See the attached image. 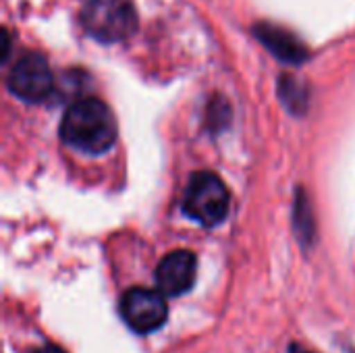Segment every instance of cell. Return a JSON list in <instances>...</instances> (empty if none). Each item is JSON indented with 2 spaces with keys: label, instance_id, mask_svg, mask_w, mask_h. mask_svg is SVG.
<instances>
[{
  "label": "cell",
  "instance_id": "6da1fadb",
  "mask_svg": "<svg viewBox=\"0 0 355 353\" xmlns=\"http://www.w3.org/2000/svg\"><path fill=\"white\" fill-rule=\"evenodd\" d=\"M60 137L75 150L102 154L116 141V119L102 100L83 98L67 108L60 121Z\"/></svg>",
  "mask_w": 355,
  "mask_h": 353
},
{
  "label": "cell",
  "instance_id": "7a4b0ae2",
  "mask_svg": "<svg viewBox=\"0 0 355 353\" xmlns=\"http://www.w3.org/2000/svg\"><path fill=\"white\" fill-rule=\"evenodd\" d=\"M87 35L102 44L127 40L137 27V12L131 0H87L81 10Z\"/></svg>",
  "mask_w": 355,
  "mask_h": 353
},
{
  "label": "cell",
  "instance_id": "3957f363",
  "mask_svg": "<svg viewBox=\"0 0 355 353\" xmlns=\"http://www.w3.org/2000/svg\"><path fill=\"white\" fill-rule=\"evenodd\" d=\"M229 206V189L214 173L200 171L191 175L183 196V212L189 218L204 227H216L227 218Z\"/></svg>",
  "mask_w": 355,
  "mask_h": 353
},
{
  "label": "cell",
  "instance_id": "277c9868",
  "mask_svg": "<svg viewBox=\"0 0 355 353\" xmlns=\"http://www.w3.org/2000/svg\"><path fill=\"white\" fill-rule=\"evenodd\" d=\"M6 85L12 96L25 102H42L54 87V77L48 60L37 52L23 54L8 73Z\"/></svg>",
  "mask_w": 355,
  "mask_h": 353
},
{
  "label": "cell",
  "instance_id": "5b68a950",
  "mask_svg": "<svg viewBox=\"0 0 355 353\" xmlns=\"http://www.w3.org/2000/svg\"><path fill=\"white\" fill-rule=\"evenodd\" d=\"M121 316L129 329L148 335L158 331L166 322L168 306L160 291L135 287L121 298Z\"/></svg>",
  "mask_w": 355,
  "mask_h": 353
},
{
  "label": "cell",
  "instance_id": "8992f818",
  "mask_svg": "<svg viewBox=\"0 0 355 353\" xmlns=\"http://www.w3.org/2000/svg\"><path fill=\"white\" fill-rule=\"evenodd\" d=\"M198 273V258L187 250H175L164 256L156 268V283L162 295H183L191 289Z\"/></svg>",
  "mask_w": 355,
  "mask_h": 353
},
{
  "label": "cell",
  "instance_id": "52a82bcc",
  "mask_svg": "<svg viewBox=\"0 0 355 353\" xmlns=\"http://www.w3.org/2000/svg\"><path fill=\"white\" fill-rule=\"evenodd\" d=\"M256 37L264 44V48H268L279 60L283 62H293L300 64L308 58V50L304 48V44L287 29L272 25V23H258L254 27Z\"/></svg>",
  "mask_w": 355,
  "mask_h": 353
},
{
  "label": "cell",
  "instance_id": "ba28073f",
  "mask_svg": "<svg viewBox=\"0 0 355 353\" xmlns=\"http://www.w3.org/2000/svg\"><path fill=\"white\" fill-rule=\"evenodd\" d=\"M279 94H281V100L293 112H304L308 98H306V92L302 89L297 79H293L291 75H283L281 81H279Z\"/></svg>",
  "mask_w": 355,
  "mask_h": 353
},
{
  "label": "cell",
  "instance_id": "9c48e42d",
  "mask_svg": "<svg viewBox=\"0 0 355 353\" xmlns=\"http://www.w3.org/2000/svg\"><path fill=\"white\" fill-rule=\"evenodd\" d=\"M33 353H64V352H60L58 347H42V350H35Z\"/></svg>",
  "mask_w": 355,
  "mask_h": 353
},
{
  "label": "cell",
  "instance_id": "30bf717a",
  "mask_svg": "<svg viewBox=\"0 0 355 353\" xmlns=\"http://www.w3.org/2000/svg\"><path fill=\"white\" fill-rule=\"evenodd\" d=\"M291 353H310V352H306L304 347H297V345H293V347H291Z\"/></svg>",
  "mask_w": 355,
  "mask_h": 353
}]
</instances>
